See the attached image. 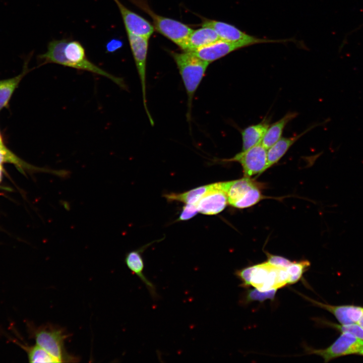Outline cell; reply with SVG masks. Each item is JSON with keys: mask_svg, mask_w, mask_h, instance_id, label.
<instances>
[{"mask_svg": "<svg viewBox=\"0 0 363 363\" xmlns=\"http://www.w3.org/2000/svg\"><path fill=\"white\" fill-rule=\"evenodd\" d=\"M38 58L41 65L53 63L89 72L110 80L121 88H127L123 78L110 74L89 60L84 47L78 41L66 38L52 40L48 43L47 51Z\"/></svg>", "mask_w": 363, "mask_h": 363, "instance_id": "cell-1", "label": "cell"}, {"mask_svg": "<svg viewBox=\"0 0 363 363\" xmlns=\"http://www.w3.org/2000/svg\"><path fill=\"white\" fill-rule=\"evenodd\" d=\"M170 54L177 66L186 90L188 96L187 117L191 121L193 98L210 63L191 52L178 53L172 51Z\"/></svg>", "mask_w": 363, "mask_h": 363, "instance_id": "cell-2", "label": "cell"}, {"mask_svg": "<svg viewBox=\"0 0 363 363\" xmlns=\"http://www.w3.org/2000/svg\"><path fill=\"white\" fill-rule=\"evenodd\" d=\"M34 338L36 344L45 350L59 362H76L80 358L70 354L65 347V341L70 334L65 328L47 324L34 330Z\"/></svg>", "mask_w": 363, "mask_h": 363, "instance_id": "cell-3", "label": "cell"}, {"mask_svg": "<svg viewBox=\"0 0 363 363\" xmlns=\"http://www.w3.org/2000/svg\"><path fill=\"white\" fill-rule=\"evenodd\" d=\"M228 203L232 206L243 209L251 207L263 199V185L251 177L223 182Z\"/></svg>", "mask_w": 363, "mask_h": 363, "instance_id": "cell-4", "label": "cell"}, {"mask_svg": "<svg viewBox=\"0 0 363 363\" xmlns=\"http://www.w3.org/2000/svg\"><path fill=\"white\" fill-rule=\"evenodd\" d=\"M133 3L152 18L154 29L182 48L193 30L178 21L156 14L143 0H132Z\"/></svg>", "mask_w": 363, "mask_h": 363, "instance_id": "cell-5", "label": "cell"}, {"mask_svg": "<svg viewBox=\"0 0 363 363\" xmlns=\"http://www.w3.org/2000/svg\"><path fill=\"white\" fill-rule=\"evenodd\" d=\"M202 26L212 28L220 39L239 44L244 47L256 44L284 43L290 41V39L274 40L258 38L250 35L230 24L213 20H204Z\"/></svg>", "mask_w": 363, "mask_h": 363, "instance_id": "cell-6", "label": "cell"}, {"mask_svg": "<svg viewBox=\"0 0 363 363\" xmlns=\"http://www.w3.org/2000/svg\"><path fill=\"white\" fill-rule=\"evenodd\" d=\"M288 277L285 269L274 267L266 261L253 266L251 286L262 291L278 289L288 284Z\"/></svg>", "mask_w": 363, "mask_h": 363, "instance_id": "cell-7", "label": "cell"}, {"mask_svg": "<svg viewBox=\"0 0 363 363\" xmlns=\"http://www.w3.org/2000/svg\"><path fill=\"white\" fill-rule=\"evenodd\" d=\"M363 347V340L348 333H342L340 336L329 346L324 349H314L305 346L308 354L321 356L325 362L337 357L352 354H358Z\"/></svg>", "mask_w": 363, "mask_h": 363, "instance_id": "cell-8", "label": "cell"}, {"mask_svg": "<svg viewBox=\"0 0 363 363\" xmlns=\"http://www.w3.org/2000/svg\"><path fill=\"white\" fill-rule=\"evenodd\" d=\"M223 161L239 163L243 169L244 177H251L266 170L267 150L261 143L249 149L241 151L233 157L224 159Z\"/></svg>", "mask_w": 363, "mask_h": 363, "instance_id": "cell-9", "label": "cell"}, {"mask_svg": "<svg viewBox=\"0 0 363 363\" xmlns=\"http://www.w3.org/2000/svg\"><path fill=\"white\" fill-rule=\"evenodd\" d=\"M127 33L141 82L144 107L149 120L153 125L154 121L147 107L146 98V62L149 39Z\"/></svg>", "mask_w": 363, "mask_h": 363, "instance_id": "cell-10", "label": "cell"}, {"mask_svg": "<svg viewBox=\"0 0 363 363\" xmlns=\"http://www.w3.org/2000/svg\"><path fill=\"white\" fill-rule=\"evenodd\" d=\"M226 193L222 182L210 184L206 194L197 204L198 212L206 215H215L223 211L228 204Z\"/></svg>", "mask_w": 363, "mask_h": 363, "instance_id": "cell-11", "label": "cell"}, {"mask_svg": "<svg viewBox=\"0 0 363 363\" xmlns=\"http://www.w3.org/2000/svg\"><path fill=\"white\" fill-rule=\"evenodd\" d=\"M117 6L127 33L149 39L154 28L147 20L126 7L119 0H113Z\"/></svg>", "mask_w": 363, "mask_h": 363, "instance_id": "cell-12", "label": "cell"}, {"mask_svg": "<svg viewBox=\"0 0 363 363\" xmlns=\"http://www.w3.org/2000/svg\"><path fill=\"white\" fill-rule=\"evenodd\" d=\"M300 294L314 305L332 314L341 324L357 323L363 316V307L352 305H330L322 303Z\"/></svg>", "mask_w": 363, "mask_h": 363, "instance_id": "cell-13", "label": "cell"}, {"mask_svg": "<svg viewBox=\"0 0 363 363\" xmlns=\"http://www.w3.org/2000/svg\"><path fill=\"white\" fill-rule=\"evenodd\" d=\"M243 47L239 44L219 39L190 52L203 60L211 63Z\"/></svg>", "mask_w": 363, "mask_h": 363, "instance_id": "cell-14", "label": "cell"}, {"mask_svg": "<svg viewBox=\"0 0 363 363\" xmlns=\"http://www.w3.org/2000/svg\"><path fill=\"white\" fill-rule=\"evenodd\" d=\"M145 248L144 246L127 253L125 262L128 269L145 284L152 298L156 299L158 298V294L155 285L146 277L143 272L145 265L142 253Z\"/></svg>", "mask_w": 363, "mask_h": 363, "instance_id": "cell-15", "label": "cell"}, {"mask_svg": "<svg viewBox=\"0 0 363 363\" xmlns=\"http://www.w3.org/2000/svg\"><path fill=\"white\" fill-rule=\"evenodd\" d=\"M220 39L212 28L202 26L193 30L182 47L184 51H192Z\"/></svg>", "mask_w": 363, "mask_h": 363, "instance_id": "cell-16", "label": "cell"}, {"mask_svg": "<svg viewBox=\"0 0 363 363\" xmlns=\"http://www.w3.org/2000/svg\"><path fill=\"white\" fill-rule=\"evenodd\" d=\"M314 127V126L310 127L302 133L293 137H281L267 149L266 170L277 163L297 140Z\"/></svg>", "mask_w": 363, "mask_h": 363, "instance_id": "cell-17", "label": "cell"}, {"mask_svg": "<svg viewBox=\"0 0 363 363\" xmlns=\"http://www.w3.org/2000/svg\"><path fill=\"white\" fill-rule=\"evenodd\" d=\"M298 115V113L290 111L282 118L270 125L261 141L262 145L267 150L282 137L283 132L287 125Z\"/></svg>", "mask_w": 363, "mask_h": 363, "instance_id": "cell-18", "label": "cell"}, {"mask_svg": "<svg viewBox=\"0 0 363 363\" xmlns=\"http://www.w3.org/2000/svg\"><path fill=\"white\" fill-rule=\"evenodd\" d=\"M269 125V120L265 118L258 124L250 125L241 130V151L261 143Z\"/></svg>", "mask_w": 363, "mask_h": 363, "instance_id": "cell-19", "label": "cell"}, {"mask_svg": "<svg viewBox=\"0 0 363 363\" xmlns=\"http://www.w3.org/2000/svg\"><path fill=\"white\" fill-rule=\"evenodd\" d=\"M28 62V60L25 62L23 71L20 74L14 77L0 81V111L8 105L19 83L29 72Z\"/></svg>", "mask_w": 363, "mask_h": 363, "instance_id": "cell-20", "label": "cell"}, {"mask_svg": "<svg viewBox=\"0 0 363 363\" xmlns=\"http://www.w3.org/2000/svg\"><path fill=\"white\" fill-rule=\"evenodd\" d=\"M210 185L201 186L182 193L165 194L164 197L169 201H179L186 204H197L200 199L209 189Z\"/></svg>", "mask_w": 363, "mask_h": 363, "instance_id": "cell-21", "label": "cell"}, {"mask_svg": "<svg viewBox=\"0 0 363 363\" xmlns=\"http://www.w3.org/2000/svg\"><path fill=\"white\" fill-rule=\"evenodd\" d=\"M278 289L273 288L262 291L256 288L247 290L241 299L242 304H247L253 301L263 302L266 300H273Z\"/></svg>", "mask_w": 363, "mask_h": 363, "instance_id": "cell-22", "label": "cell"}, {"mask_svg": "<svg viewBox=\"0 0 363 363\" xmlns=\"http://www.w3.org/2000/svg\"><path fill=\"white\" fill-rule=\"evenodd\" d=\"M27 352L30 362H59L58 359L36 344L28 348Z\"/></svg>", "mask_w": 363, "mask_h": 363, "instance_id": "cell-23", "label": "cell"}, {"mask_svg": "<svg viewBox=\"0 0 363 363\" xmlns=\"http://www.w3.org/2000/svg\"><path fill=\"white\" fill-rule=\"evenodd\" d=\"M310 266V263L307 260L292 262L286 269L289 276L288 284H294L299 281Z\"/></svg>", "mask_w": 363, "mask_h": 363, "instance_id": "cell-24", "label": "cell"}, {"mask_svg": "<svg viewBox=\"0 0 363 363\" xmlns=\"http://www.w3.org/2000/svg\"><path fill=\"white\" fill-rule=\"evenodd\" d=\"M326 325L333 328L341 333H348L363 340V328L357 323L337 324L332 322L323 321Z\"/></svg>", "mask_w": 363, "mask_h": 363, "instance_id": "cell-25", "label": "cell"}, {"mask_svg": "<svg viewBox=\"0 0 363 363\" xmlns=\"http://www.w3.org/2000/svg\"><path fill=\"white\" fill-rule=\"evenodd\" d=\"M253 266H249L244 268L237 270L234 275L241 281L240 286L247 288L251 286V274Z\"/></svg>", "mask_w": 363, "mask_h": 363, "instance_id": "cell-26", "label": "cell"}, {"mask_svg": "<svg viewBox=\"0 0 363 363\" xmlns=\"http://www.w3.org/2000/svg\"><path fill=\"white\" fill-rule=\"evenodd\" d=\"M266 253L267 257V262L274 267L286 269L292 262L285 257L272 255L267 252Z\"/></svg>", "mask_w": 363, "mask_h": 363, "instance_id": "cell-27", "label": "cell"}, {"mask_svg": "<svg viewBox=\"0 0 363 363\" xmlns=\"http://www.w3.org/2000/svg\"><path fill=\"white\" fill-rule=\"evenodd\" d=\"M198 212L196 204H186L179 215L178 220H187L193 217Z\"/></svg>", "mask_w": 363, "mask_h": 363, "instance_id": "cell-28", "label": "cell"}, {"mask_svg": "<svg viewBox=\"0 0 363 363\" xmlns=\"http://www.w3.org/2000/svg\"><path fill=\"white\" fill-rule=\"evenodd\" d=\"M123 45L122 40L117 39L110 40L106 45V49L107 52H113L120 48Z\"/></svg>", "mask_w": 363, "mask_h": 363, "instance_id": "cell-29", "label": "cell"}, {"mask_svg": "<svg viewBox=\"0 0 363 363\" xmlns=\"http://www.w3.org/2000/svg\"><path fill=\"white\" fill-rule=\"evenodd\" d=\"M357 324L363 328V316L360 318Z\"/></svg>", "mask_w": 363, "mask_h": 363, "instance_id": "cell-30", "label": "cell"}, {"mask_svg": "<svg viewBox=\"0 0 363 363\" xmlns=\"http://www.w3.org/2000/svg\"><path fill=\"white\" fill-rule=\"evenodd\" d=\"M358 354H359V355H362V356H363V347H362V349L360 350V351H359V352L358 353Z\"/></svg>", "mask_w": 363, "mask_h": 363, "instance_id": "cell-31", "label": "cell"}, {"mask_svg": "<svg viewBox=\"0 0 363 363\" xmlns=\"http://www.w3.org/2000/svg\"><path fill=\"white\" fill-rule=\"evenodd\" d=\"M2 143H3V139H2V137L1 134V133H0V144H2Z\"/></svg>", "mask_w": 363, "mask_h": 363, "instance_id": "cell-32", "label": "cell"}]
</instances>
